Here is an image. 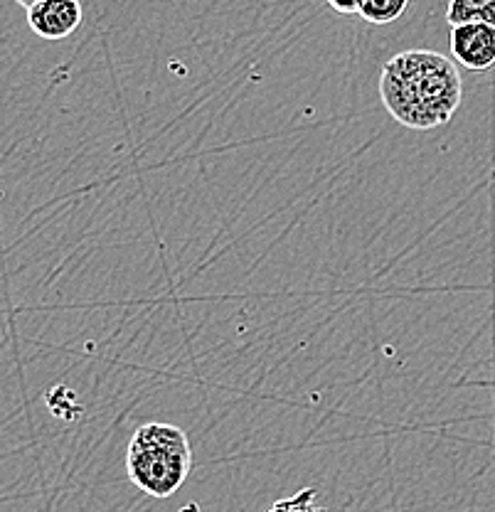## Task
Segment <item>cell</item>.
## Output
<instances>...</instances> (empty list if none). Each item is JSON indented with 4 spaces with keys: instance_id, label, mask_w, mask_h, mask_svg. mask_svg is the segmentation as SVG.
I'll list each match as a JSON object with an SVG mask.
<instances>
[{
    "instance_id": "6da1fadb",
    "label": "cell",
    "mask_w": 495,
    "mask_h": 512,
    "mask_svg": "<svg viewBox=\"0 0 495 512\" xmlns=\"http://www.w3.org/2000/svg\"><path fill=\"white\" fill-rule=\"evenodd\" d=\"M459 67L441 52L407 50L385 62L380 99L397 124L429 131L454 119L461 106Z\"/></svg>"
},
{
    "instance_id": "7a4b0ae2",
    "label": "cell",
    "mask_w": 495,
    "mask_h": 512,
    "mask_svg": "<svg viewBox=\"0 0 495 512\" xmlns=\"http://www.w3.org/2000/svg\"><path fill=\"white\" fill-rule=\"evenodd\" d=\"M193 468L188 434L173 424L138 426L126 448V473L138 490L151 498H170Z\"/></svg>"
},
{
    "instance_id": "3957f363",
    "label": "cell",
    "mask_w": 495,
    "mask_h": 512,
    "mask_svg": "<svg viewBox=\"0 0 495 512\" xmlns=\"http://www.w3.org/2000/svg\"><path fill=\"white\" fill-rule=\"evenodd\" d=\"M451 57L471 72H486L495 67V25L461 23L451 25Z\"/></svg>"
},
{
    "instance_id": "277c9868",
    "label": "cell",
    "mask_w": 495,
    "mask_h": 512,
    "mask_svg": "<svg viewBox=\"0 0 495 512\" xmlns=\"http://www.w3.org/2000/svg\"><path fill=\"white\" fill-rule=\"evenodd\" d=\"M79 0H40L28 8V25L42 40H65L82 25Z\"/></svg>"
},
{
    "instance_id": "5b68a950",
    "label": "cell",
    "mask_w": 495,
    "mask_h": 512,
    "mask_svg": "<svg viewBox=\"0 0 495 512\" xmlns=\"http://www.w3.org/2000/svg\"><path fill=\"white\" fill-rule=\"evenodd\" d=\"M446 20H449L451 25H495V0H449V5H446Z\"/></svg>"
},
{
    "instance_id": "8992f818",
    "label": "cell",
    "mask_w": 495,
    "mask_h": 512,
    "mask_svg": "<svg viewBox=\"0 0 495 512\" xmlns=\"http://www.w3.org/2000/svg\"><path fill=\"white\" fill-rule=\"evenodd\" d=\"M409 0H365L360 8V18L370 25H390L404 15Z\"/></svg>"
},
{
    "instance_id": "52a82bcc",
    "label": "cell",
    "mask_w": 495,
    "mask_h": 512,
    "mask_svg": "<svg viewBox=\"0 0 495 512\" xmlns=\"http://www.w3.org/2000/svg\"><path fill=\"white\" fill-rule=\"evenodd\" d=\"M316 495V488H303L296 495H291V498L276 500L266 512H326L316 505Z\"/></svg>"
},
{
    "instance_id": "ba28073f",
    "label": "cell",
    "mask_w": 495,
    "mask_h": 512,
    "mask_svg": "<svg viewBox=\"0 0 495 512\" xmlns=\"http://www.w3.org/2000/svg\"><path fill=\"white\" fill-rule=\"evenodd\" d=\"M326 3L340 15H360L365 0H326Z\"/></svg>"
},
{
    "instance_id": "9c48e42d",
    "label": "cell",
    "mask_w": 495,
    "mask_h": 512,
    "mask_svg": "<svg viewBox=\"0 0 495 512\" xmlns=\"http://www.w3.org/2000/svg\"><path fill=\"white\" fill-rule=\"evenodd\" d=\"M15 3H18L20 8H25V10H28V8H33L35 3H40V0H15Z\"/></svg>"
}]
</instances>
